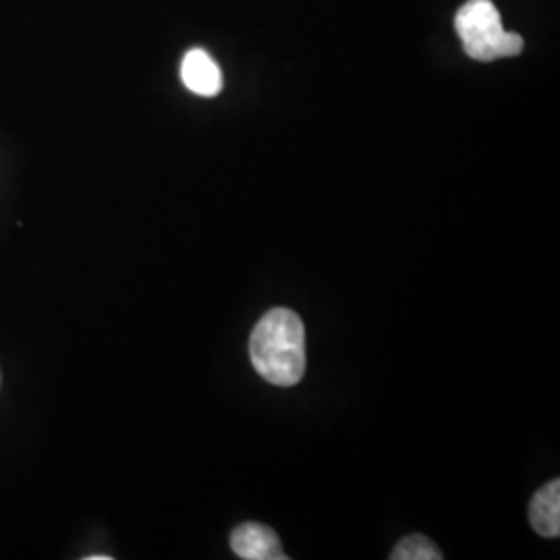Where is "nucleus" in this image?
<instances>
[{
    "mask_svg": "<svg viewBox=\"0 0 560 560\" xmlns=\"http://www.w3.org/2000/svg\"><path fill=\"white\" fill-rule=\"evenodd\" d=\"M249 360L261 378L275 386H295L305 376V326L287 307L270 310L249 339Z\"/></svg>",
    "mask_w": 560,
    "mask_h": 560,
    "instance_id": "f257e3e1",
    "label": "nucleus"
},
{
    "mask_svg": "<svg viewBox=\"0 0 560 560\" xmlns=\"http://www.w3.org/2000/svg\"><path fill=\"white\" fill-rule=\"evenodd\" d=\"M455 27L467 57L497 60L517 57L523 38L502 30L501 13L492 0H467L455 18Z\"/></svg>",
    "mask_w": 560,
    "mask_h": 560,
    "instance_id": "f03ea898",
    "label": "nucleus"
},
{
    "mask_svg": "<svg viewBox=\"0 0 560 560\" xmlns=\"http://www.w3.org/2000/svg\"><path fill=\"white\" fill-rule=\"evenodd\" d=\"M233 552L243 560H284L279 536L275 529L261 523H243L231 536Z\"/></svg>",
    "mask_w": 560,
    "mask_h": 560,
    "instance_id": "7ed1b4c3",
    "label": "nucleus"
},
{
    "mask_svg": "<svg viewBox=\"0 0 560 560\" xmlns=\"http://www.w3.org/2000/svg\"><path fill=\"white\" fill-rule=\"evenodd\" d=\"M180 80L189 92L203 98H214L221 94V67L201 48H194L183 57Z\"/></svg>",
    "mask_w": 560,
    "mask_h": 560,
    "instance_id": "20e7f679",
    "label": "nucleus"
},
{
    "mask_svg": "<svg viewBox=\"0 0 560 560\" xmlns=\"http://www.w3.org/2000/svg\"><path fill=\"white\" fill-rule=\"evenodd\" d=\"M529 523L534 532L544 538H559L560 534V481H548L529 504Z\"/></svg>",
    "mask_w": 560,
    "mask_h": 560,
    "instance_id": "39448f33",
    "label": "nucleus"
},
{
    "mask_svg": "<svg viewBox=\"0 0 560 560\" xmlns=\"http://www.w3.org/2000/svg\"><path fill=\"white\" fill-rule=\"evenodd\" d=\"M393 560H441L442 555L439 546L432 540H428L425 536H409L405 540H400L393 555Z\"/></svg>",
    "mask_w": 560,
    "mask_h": 560,
    "instance_id": "423d86ee",
    "label": "nucleus"
},
{
    "mask_svg": "<svg viewBox=\"0 0 560 560\" xmlns=\"http://www.w3.org/2000/svg\"><path fill=\"white\" fill-rule=\"evenodd\" d=\"M88 560H110V557H102V555H98V557H88Z\"/></svg>",
    "mask_w": 560,
    "mask_h": 560,
    "instance_id": "0eeeda50",
    "label": "nucleus"
},
{
    "mask_svg": "<svg viewBox=\"0 0 560 560\" xmlns=\"http://www.w3.org/2000/svg\"><path fill=\"white\" fill-rule=\"evenodd\" d=\"M0 384H2V374H0Z\"/></svg>",
    "mask_w": 560,
    "mask_h": 560,
    "instance_id": "6e6552de",
    "label": "nucleus"
}]
</instances>
